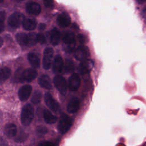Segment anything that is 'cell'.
<instances>
[{
    "instance_id": "obj_3",
    "label": "cell",
    "mask_w": 146,
    "mask_h": 146,
    "mask_svg": "<svg viewBox=\"0 0 146 146\" xmlns=\"http://www.w3.org/2000/svg\"><path fill=\"white\" fill-rule=\"evenodd\" d=\"M72 125V120L67 115L63 114L59 121L58 124V129L62 134H65Z\"/></svg>"
},
{
    "instance_id": "obj_19",
    "label": "cell",
    "mask_w": 146,
    "mask_h": 146,
    "mask_svg": "<svg viewBox=\"0 0 146 146\" xmlns=\"http://www.w3.org/2000/svg\"><path fill=\"white\" fill-rule=\"evenodd\" d=\"M39 84L44 88H51V83L50 78L47 75H42L38 79Z\"/></svg>"
},
{
    "instance_id": "obj_35",
    "label": "cell",
    "mask_w": 146,
    "mask_h": 146,
    "mask_svg": "<svg viewBox=\"0 0 146 146\" xmlns=\"http://www.w3.org/2000/svg\"><path fill=\"white\" fill-rule=\"evenodd\" d=\"M39 145H44V146H46V145H54L55 144L54 143H52L50 141H43V142H41L39 144Z\"/></svg>"
},
{
    "instance_id": "obj_25",
    "label": "cell",
    "mask_w": 146,
    "mask_h": 146,
    "mask_svg": "<svg viewBox=\"0 0 146 146\" xmlns=\"http://www.w3.org/2000/svg\"><path fill=\"white\" fill-rule=\"evenodd\" d=\"M11 75V70L8 67H5L1 68L0 73L1 81L3 82L7 80Z\"/></svg>"
},
{
    "instance_id": "obj_33",
    "label": "cell",
    "mask_w": 146,
    "mask_h": 146,
    "mask_svg": "<svg viewBox=\"0 0 146 146\" xmlns=\"http://www.w3.org/2000/svg\"><path fill=\"white\" fill-rule=\"evenodd\" d=\"M26 135L24 133H22L15 139V141L17 142H22L26 139Z\"/></svg>"
},
{
    "instance_id": "obj_31",
    "label": "cell",
    "mask_w": 146,
    "mask_h": 146,
    "mask_svg": "<svg viewBox=\"0 0 146 146\" xmlns=\"http://www.w3.org/2000/svg\"><path fill=\"white\" fill-rule=\"evenodd\" d=\"M77 37H78V40L79 41V42L81 44H84V43H85L87 42V37L83 34H78Z\"/></svg>"
},
{
    "instance_id": "obj_20",
    "label": "cell",
    "mask_w": 146,
    "mask_h": 146,
    "mask_svg": "<svg viewBox=\"0 0 146 146\" xmlns=\"http://www.w3.org/2000/svg\"><path fill=\"white\" fill-rule=\"evenodd\" d=\"M27 59L31 65L34 68H38L40 66V59L38 55L34 52L29 53L27 55Z\"/></svg>"
},
{
    "instance_id": "obj_10",
    "label": "cell",
    "mask_w": 146,
    "mask_h": 146,
    "mask_svg": "<svg viewBox=\"0 0 146 146\" xmlns=\"http://www.w3.org/2000/svg\"><path fill=\"white\" fill-rule=\"evenodd\" d=\"M94 61L91 59H86L81 61L79 66V72L81 75H85L89 73L94 66Z\"/></svg>"
},
{
    "instance_id": "obj_14",
    "label": "cell",
    "mask_w": 146,
    "mask_h": 146,
    "mask_svg": "<svg viewBox=\"0 0 146 146\" xmlns=\"http://www.w3.org/2000/svg\"><path fill=\"white\" fill-rule=\"evenodd\" d=\"M63 68V59L59 55H56L53 61L52 71L55 74L60 73Z\"/></svg>"
},
{
    "instance_id": "obj_7",
    "label": "cell",
    "mask_w": 146,
    "mask_h": 146,
    "mask_svg": "<svg viewBox=\"0 0 146 146\" xmlns=\"http://www.w3.org/2000/svg\"><path fill=\"white\" fill-rule=\"evenodd\" d=\"M54 83L57 90L62 95H65L67 91V83L65 79L60 75H56L54 78Z\"/></svg>"
},
{
    "instance_id": "obj_18",
    "label": "cell",
    "mask_w": 146,
    "mask_h": 146,
    "mask_svg": "<svg viewBox=\"0 0 146 146\" xmlns=\"http://www.w3.org/2000/svg\"><path fill=\"white\" fill-rule=\"evenodd\" d=\"M60 33L57 28H54L51 32L50 42L52 45H58L60 40Z\"/></svg>"
},
{
    "instance_id": "obj_9",
    "label": "cell",
    "mask_w": 146,
    "mask_h": 146,
    "mask_svg": "<svg viewBox=\"0 0 146 146\" xmlns=\"http://www.w3.org/2000/svg\"><path fill=\"white\" fill-rule=\"evenodd\" d=\"M44 102L48 107L53 112H56L59 111L60 108L59 103L52 98L50 93L47 92L44 94Z\"/></svg>"
},
{
    "instance_id": "obj_11",
    "label": "cell",
    "mask_w": 146,
    "mask_h": 146,
    "mask_svg": "<svg viewBox=\"0 0 146 146\" xmlns=\"http://www.w3.org/2000/svg\"><path fill=\"white\" fill-rule=\"evenodd\" d=\"M80 84V79L76 73L71 75L68 79V88L72 91H76Z\"/></svg>"
},
{
    "instance_id": "obj_39",
    "label": "cell",
    "mask_w": 146,
    "mask_h": 146,
    "mask_svg": "<svg viewBox=\"0 0 146 146\" xmlns=\"http://www.w3.org/2000/svg\"><path fill=\"white\" fill-rule=\"evenodd\" d=\"M2 42H3V40H2V39L1 38V46H2Z\"/></svg>"
},
{
    "instance_id": "obj_6",
    "label": "cell",
    "mask_w": 146,
    "mask_h": 146,
    "mask_svg": "<svg viewBox=\"0 0 146 146\" xmlns=\"http://www.w3.org/2000/svg\"><path fill=\"white\" fill-rule=\"evenodd\" d=\"M53 54H54V51L52 48L47 47L44 49L43 52V62H42L43 67L44 69L48 70L50 68L52 63Z\"/></svg>"
},
{
    "instance_id": "obj_16",
    "label": "cell",
    "mask_w": 146,
    "mask_h": 146,
    "mask_svg": "<svg viewBox=\"0 0 146 146\" xmlns=\"http://www.w3.org/2000/svg\"><path fill=\"white\" fill-rule=\"evenodd\" d=\"M58 24L62 27H66L71 23V18L66 13L60 14L57 18Z\"/></svg>"
},
{
    "instance_id": "obj_22",
    "label": "cell",
    "mask_w": 146,
    "mask_h": 146,
    "mask_svg": "<svg viewBox=\"0 0 146 146\" xmlns=\"http://www.w3.org/2000/svg\"><path fill=\"white\" fill-rule=\"evenodd\" d=\"M43 114L44 121L48 124H54L57 120L56 116L52 115L50 111L47 110H44Z\"/></svg>"
},
{
    "instance_id": "obj_34",
    "label": "cell",
    "mask_w": 146,
    "mask_h": 146,
    "mask_svg": "<svg viewBox=\"0 0 146 146\" xmlns=\"http://www.w3.org/2000/svg\"><path fill=\"white\" fill-rule=\"evenodd\" d=\"M5 17H6V13L4 11H1L0 13V23H3V21H5Z\"/></svg>"
},
{
    "instance_id": "obj_21",
    "label": "cell",
    "mask_w": 146,
    "mask_h": 146,
    "mask_svg": "<svg viewBox=\"0 0 146 146\" xmlns=\"http://www.w3.org/2000/svg\"><path fill=\"white\" fill-rule=\"evenodd\" d=\"M23 27L26 30H33L36 26V22L34 19L27 18L23 22Z\"/></svg>"
},
{
    "instance_id": "obj_36",
    "label": "cell",
    "mask_w": 146,
    "mask_h": 146,
    "mask_svg": "<svg viewBox=\"0 0 146 146\" xmlns=\"http://www.w3.org/2000/svg\"><path fill=\"white\" fill-rule=\"evenodd\" d=\"M46 25H45L44 23H40V24L39 25L38 29H39V30H44L46 29Z\"/></svg>"
},
{
    "instance_id": "obj_13",
    "label": "cell",
    "mask_w": 146,
    "mask_h": 146,
    "mask_svg": "<svg viewBox=\"0 0 146 146\" xmlns=\"http://www.w3.org/2000/svg\"><path fill=\"white\" fill-rule=\"evenodd\" d=\"M79 108V101L76 97L72 98L67 106V111L69 113H75L77 112Z\"/></svg>"
},
{
    "instance_id": "obj_8",
    "label": "cell",
    "mask_w": 146,
    "mask_h": 146,
    "mask_svg": "<svg viewBox=\"0 0 146 146\" xmlns=\"http://www.w3.org/2000/svg\"><path fill=\"white\" fill-rule=\"evenodd\" d=\"M38 75V71L34 69L29 68L27 69H26L23 70L21 79V83H23V82L26 81L27 82H30L33 81L34 79H35Z\"/></svg>"
},
{
    "instance_id": "obj_37",
    "label": "cell",
    "mask_w": 146,
    "mask_h": 146,
    "mask_svg": "<svg viewBox=\"0 0 146 146\" xmlns=\"http://www.w3.org/2000/svg\"><path fill=\"white\" fill-rule=\"evenodd\" d=\"M142 15H143V17L146 19V7L143 10Z\"/></svg>"
},
{
    "instance_id": "obj_12",
    "label": "cell",
    "mask_w": 146,
    "mask_h": 146,
    "mask_svg": "<svg viewBox=\"0 0 146 146\" xmlns=\"http://www.w3.org/2000/svg\"><path fill=\"white\" fill-rule=\"evenodd\" d=\"M32 91V87L30 85H24L22 86L18 91V96L21 100L25 101L30 96Z\"/></svg>"
},
{
    "instance_id": "obj_23",
    "label": "cell",
    "mask_w": 146,
    "mask_h": 146,
    "mask_svg": "<svg viewBox=\"0 0 146 146\" xmlns=\"http://www.w3.org/2000/svg\"><path fill=\"white\" fill-rule=\"evenodd\" d=\"M15 38L18 43L21 46H26L27 43V34L23 33H18L16 36Z\"/></svg>"
},
{
    "instance_id": "obj_30",
    "label": "cell",
    "mask_w": 146,
    "mask_h": 146,
    "mask_svg": "<svg viewBox=\"0 0 146 146\" xmlns=\"http://www.w3.org/2000/svg\"><path fill=\"white\" fill-rule=\"evenodd\" d=\"M37 40H38V42H39L41 44H43L46 42L45 36L42 33H39L37 34Z\"/></svg>"
},
{
    "instance_id": "obj_38",
    "label": "cell",
    "mask_w": 146,
    "mask_h": 146,
    "mask_svg": "<svg viewBox=\"0 0 146 146\" xmlns=\"http://www.w3.org/2000/svg\"><path fill=\"white\" fill-rule=\"evenodd\" d=\"M139 3H143L146 1V0H136Z\"/></svg>"
},
{
    "instance_id": "obj_32",
    "label": "cell",
    "mask_w": 146,
    "mask_h": 146,
    "mask_svg": "<svg viewBox=\"0 0 146 146\" xmlns=\"http://www.w3.org/2000/svg\"><path fill=\"white\" fill-rule=\"evenodd\" d=\"M43 3L47 7H52L54 6V0H43Z\"/></svg>"
},
{
    "instance_id": "obj_26",
    "label": "cell",
    "mask_w": 146,
    "mask_h": 146,
    "mask_svg": "<svg viewBox=\"0 0 146 146\" xmlns=\"http://www.w3.org/2000/svg\"><path fill=\"white\" fill-rule=\"evenodd\" d=\"M63 68H64V72L65 74L72 72L74 70V62L70 59H66L64 63Z\"/></svg>"
},
{
    "instance_id": "obj_1",
    "label": "cell",
    "mask_w": 146,
    "mask_h": 146,
    "mask_svg": "<svg viewBox=\"0 0 146 146\" xmlns=\"http://www.w3.org/2000/svg\"><path fill=\"white\" fill-rule=\"evenodd\" d=\"M62 39L65 44L64 50L67 52H71L74 51L75 44V36L73 32L70 31H64L62 35Z\"/></svg>"
},
{
    "instance_id": "obj_28",
    "label": "cell",
    "mask_w": 146,
    "mask_h": 146,
    "mask_svg": "<svg viewBox=\"0 0 146 146\" xmlns=\"http://www.w3.org/2000/svg\"><path fill=\"white\" fill-rule=\"evenodd\" d=\"M23 70H23V68H19L15 71L14 76V79H13L15 82H21V76H22V74Z\"/></svg>"
},
{
    "instance_id": "obj_27",
    "label": "cell",
    "mask_w": 146,
    "mask_h": 146,
    "mask_svg": "<svg viewBox=\"0 0 146 146\" xmlns=\"http://www.w3.org/2000/svg\"><path fill=\"white\" fill-rule=\"evenodd\" d=\"M41 98H42L41 92L38 90H36L34 91L33 95V96L31 98V102L34 104H36L40 102Z\"/></svg>"
},
{
    "instance_id": "obj_24",
    "label": "cell",
    "mask_w": 146,
    "mask_h": 146,
    "mask_svg": "<svg viewBox=\"0 0 146 146\" xmlns=\"http://www.w3.org/2000/svg\"><path fill=\"white\" fill-rule=\"evenodd\" d=\"M38 42L37 35L35 33H29L27 34V39L26 46H34Z\"/></svg>"
},
{
    "instance_id": "obj_40",
    "label": "cell",
    "mask_w": 146,
    "mask_h": 146,
    "mask_svg": "<svg viewBox=\"0 0 146 146\" xmlns=\"http://www.w3.org/2000/svg\"><path fill=\"white\" fill-rule=\"evenodd\" d=\"M3 2V0H1V2Z\"/></svg>"
},
{
    "instance_id": "obj_5",
    "label": "cell",
    "mask_w": 146,
    "mask_h": 146,
    "mask_svg": "<svg viewBox=\"0 0 146 146\" xmlns=\"http://www.w3.org/2000/svg\"><path fill=\"white\" fill-rule=\"evenodd\" d=\"M75 58L80 61L87 59L90 56V51L88 47L85 46H79L74 52Z\"/></svg>"
},
{
    "instance_id": "obj_2",
    "label": "cell",
    "mask_w": 146,
    "mask_h": 146,
    "mask_svg": "<svg viewBox=\"0 0 146 146\" xmlns=\"http://www.w3.org/2000/svg\"><path fill=\"white\" fill-rule=\"evenodd\" d=\"M34 118V108L30 104H26L22 110L21 121L24 125H29Z\"/></svg>"
},
{
    "instance_id": "obj_29",
    "label": "cell",
    "mask_w": 146,
    "mask_h": 146,
    "mask_svg": "<svg viewBox=\"0 0 146 146\" xmlns=\"http://www.w3.org/2000/svg\"><path fill=\"white\" fill-rule=\"evenodd\" d=\"M36 132L39 136H42L47 132V129L44 127H39L36 129Z\"/></svg>"
},
{
    "instance_id": "obj_4",
    "label": "cell",
    "mask_w": 146,
    "mask_h": 146,
    "mask_svg": "<svg viewBox=\"0 0 146 146\" xmlns=\"http://www.w3.org/2000/svg\"><path fill=\"white\" fill-rule=\"evenodd\" d=\"M24 15L19 12L13 13L8 19V24L13 27H19L24 21Z\"/></svg>"
},
{
    "instance_id": "obj_17",
    "label": "cell",
    "mask_w": 146,
    "mask_h": 146,
    "mask_svg": "<svg viewBox=\"0 0 146 146\" xmlns=\"http://www.w3.org/2000/svg\"><path fill=\"white\" fill-rule=\"evenodd\" d=\"M4 133L8 138L14 137L17 133V127L15 125L12 123L7 124L5 126Z\"/></svg>"
},
{
    "instance_id": "obj_15",
    "label": "cell",
    "mask_w": 146,
    "mask_h": 146,
    "mask_svg": "<svg viewBox=\"0 0 146 146\" xmlns=\"http://www.w3.org/2000/svg\"><path fill=\"white\" fill-rule=\"evenodd\" d=\"M26 11L30 14L37 15L41 11V7L39 4L34 2H30L26 5Z\"/></svg>"
}]
</instances>
